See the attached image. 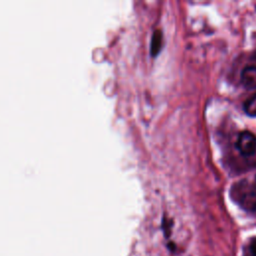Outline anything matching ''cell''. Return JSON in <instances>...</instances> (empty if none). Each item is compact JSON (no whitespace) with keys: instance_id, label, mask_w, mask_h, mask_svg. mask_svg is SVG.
I'll list each match as a JSON object with an SVG mask.
<instances>
[{"instance_id":"8992f818","label":"cell","mask_w":256,"mask_h":256,"mask_svg":"<svg viewBox=\"0 0 256 256\" xmlns=\"http://www.w3.org/2000/svg\"><path fill=\"white\" fill-rule=\"evenodd\" d=\"M162 227H163V231L166 237L170 236L171 233V227H172V221L170 219H166L163 218V222H162Z\"/></svg>"},{"instance_id":"3957f363","label":"cell","mask_w":256,"mask_h":256,"mask_svg":"<svg viewBox=\"0 0 256 256\" xmlns=\"http://www.w3.org/2000/svg\"><path fill=\"white\" fill-rule=\"evenodd\" d=\"M241 82L247 89H256V66H247L243 69Z\"/></svg>"},{"instance_id":"ba28073f","label":"cell","mask_w":256,"mask_h":256,"mask_svg":"<svg viewBox=\"0 0 256 256\" xmlns=\"http://www.w3.org/2000/svg\"><path fill=\"white\" fill-rule=\"evenodd\" d=\"M168 246H169V248H170L171 250H174V249H175V245H174L173 243H169Z\"/></svg>"},{"instance_id":"52a82bcc","label":"cell","mask_w":256,"mask_h":256,"mask_svg":"<svg viewBox=\"0 0 256 256\" xmlns=\"http://www.w3.org/2000/svg\"><path fill=\"white\" fill-rule=\"evenodd\" d=\"M250 250L253 256H256V239H254L250 245Z\"/></svg>"},{"instance_id":"9c48e42d","label":"cell","mask_w":256,"mask_h":256,"mask_svg":"<svg viewBox=\"0 0 256 256\" xmlns=\"http://www.w3.org/2000/svg\"><path fill=\"white\" fill-rule=\"evenodd\" d=\"M255 179H256V178H255Z\"/></svg>"},{"instance_id":"6da1fadb","label":"cell","mask_w":256,"mask_h":256,"mask_svg":"<svg viewBox=\"0 0 256 256\" xmlns=\"http://www.w3.org/2000/svg\"><path fill=\"white\" fill-rule=\"evenodd\" d=\"M230 196L245 211H256V186L248 180L234 183L230 189Z\"/></svg>"},{"instance_id":"5b68a950","label":"cell","mask_w":256,"mask_h":256,"mask_svg":"<svg viewBox=\"0 0 256 256\" xmlns=\"http://www.w3.org/2000/svg\"><path fill=\"white\" fill-rule=\"evenodd\" d=\"M244 111L248 116L256 117V94L252 95L245 101Z\"/></svg>"},{"instance_id":"7a4b0ae2","label":"cell","mask_w":256,"mask_h":256,"mask_svg":"<svg viewBox=\"0 0 256 256\" xmlns=\"http://www.w3.org/2000/svg\"><path fill=\"white\" fill-rule=\"evenodd\" d=\"M236 147L244 157L254 155L256 152V136L249 131L241 132L237 138Z\"/></svg>"},{"instance_id":"277c9868","label":"cell","mask_w":256,"mask_h":256,"mask_svg":"<svg viewBox=\"0 0 256 256\" xmlns=\"http://www.w3.org/2000/svg\"><path fill=\"white\" fill-rule=\"evenodd\" d=\"M162 44H163V34L161 30L157 29L153 32L151 43H150V53L152 56H156L160 52L162 48Z\"/></svg>"}]
</instances>
